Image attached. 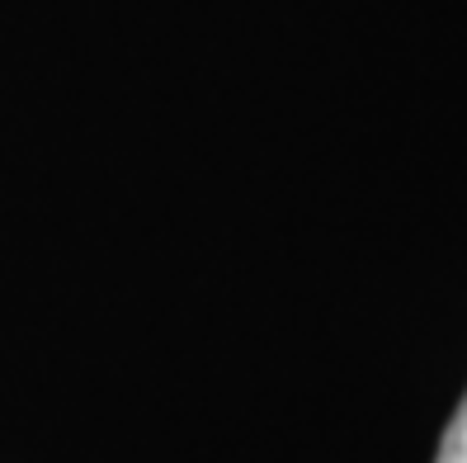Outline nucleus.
Listing matches in <instances>:
<instances>
[{"mask_svg":"<svg viewBox=\"0 0 467 463\" xmlns=\"http://www.w3.org/2000/svg\"><path fill=\"white\" fill-rule=\"evenodd\" d=\"M434 463H467V393L458 402V412L444 430V440H439V458Z\"/></svg>","mask_w":467,"mask_h":463,"instance_id":"1","label":"nucleus"}]
</instances>
